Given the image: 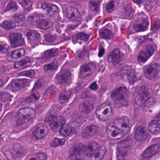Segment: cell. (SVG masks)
<instances>
[{
	"instance_id": "cell-27",
	"label": "cell",
	"mask_w": 160,
	"mask_h": 160,
	"mask_svg": "<svg viewBox=\"0 0 160 160\" xmlns=\"http://www.w3.org/2000/svg\"><path fill=\"white\" fill-rule=\"evenodd\" d=\"M148 130L152 134H157L160 132V125L156 120H152L149 122Z\"/></svg>"
},
{
	"instance_id": "cell-14",
	"label": "cell",
	"mask_w": 160,
	"mask_h": 160,
	"mask_svg": "<svg viewBox=\"0 0 160 160\" xmlns=\"http://www.w3.org/2000/svg\"><path fill=\"white\" fill-rule=\"evenodd\" d=\"M147 129L144 126H139L136 129L135 133V138L139 142L145 141L148 137Z\"/></svg>"
},
{
	"instance_id": "cell-53",
	"label": "cell",
	"mask_w": 160,
	"mask_h": 160,
	"mask_svg": "<svg viewBox=\"0 0 160 160\" xmlns=\"http://www.w3.org/2000/svg\"><path fill=\"white\" fill-rule=\"evenodd\" d=\"M124 160V159H119V160Z\"/></svg>"
},
{
	"instance_id": "cell-35",
	"label": "cell",
	"mask_w": 160,
	"mask_h": 160,
	"mask_svg": "<svg viewBox=\"0 0 160 160\" xmlns=\"http://www.w3.org/2000/svg\"><path fill=\"white\" fill-rule=\"evenodd\" d=\"M65 142H66V140L65 138L60 139V138L55 137L50 143V146L53 147H57L60 146L64 145Z\"/></svg>"
},
{
	"instance_id": "cell-20",
	"label": "cell",
	"mask_w": 160,
	"mask_h": 160,
	"mask_svg": "<svg viewBox=\"0 0 160 160\" xmlns=\"http://www.w3.org/2000/svg\"><path fill=\"white\" fill-rule=\"evenodd\" d=\"M27 82V80L26 79L14 80L10 84V88L14 90H19L25 88Z\"/></svg>"
},
{
	"instance_id": "cell-13",
	"label": "cell",
	"mask_w": 160,
	"mask_h": 160,
	"mask_svg": "<svg viewBox=\"0 0 160 160\" xmlns=\"http://www.w3.org/2000/svg\"><path fill=\"white\" fill-rule=\"evenodd\" d=\"M49 132V129L46 125L40 124L36 128L33 132V135L38 140H41L45 137Z\"/></svg>"
},
{
	"instance_id": "cell-31",
	"label": "cell",
	"mask_w": 160,
	"mask_h": 160,
	"mask_svg": "<svg viewBox=\"0 0 160 160\" xmlns=\"http://www.w3.org/2000/svg\"><path fill=\"white\" fill-rule=\"evenodd\" d=\"M70 96H71L70 92L68 91H63L60 94L58 100L61 104H65L68 101Z\"/></svg>"
},
{
	"instance_id": "cell-52",
	"label": "cell",
	"mask_w": 160,
	"mask_h": 160,
	"mask_svg": "<svg viewBox=\"0 0 160 160\" xmlns=\"http://www.w3.org/2000/svg\"><path fill=\"white\" fill-rule=\"evenodd\" d=\"M2 138V136L0 135V140Z\"/></svg>"
},
{
	"instance_id": "cell-51",
	"label": "cell",
	"mask_w": 160,
	"mask_h": 160,
	"mask_svg": "<svg viewBox=\"0 0 160 160\" xmlns=\"http://www.w3.org/2000/svg\"><path fill=\"white\" fill-rule=\"evenodd\" d=\"M135 3H142L143 2V1H133Z\"/></svg>"
},
{
	"instance_id": "cell-6",
	"label": "cell",
	"mask_w": 160,
	"mask_h": 160,
	"mask_svg": "<svg viewBox=\"0 0 160 160\" xmlns=\"http://www.w3.org/2000/svg\"><path fill=\"white\" fill-rule=\"evenodd\" d=\"M106 133L109 137L112 140H119L125 135L123 132L114 125H109L106 128Z\"/></svg>"
},
{
	"instance_id": "cell-18",
	"label": "cell",
	"mask_w": 160,
	"mask_h": 160,
	"mask_svg": "<svg viewBox=\"0 0 160 160\" xmlns=\"http://www.w3.org/2000/svg\"><path fill=\"white\" fill-rule=\"evenodd\" d=\"M71 80V74L67 72L57 76L55 79L56 83L59 84H69Z\"/></svg>"
},
{
	"instance_id": "cell-45",
	"label": "cell",
	"mask_w": 160,
	"mask_h": 160,
	"mask_svg": "<svg viewBox=\"0 0 160 160\" xmlns=\"http://www.w3.org/2000/svg\"><path fill=\"white\" fill-rule=\"evenodd\" d=\"M9 46L6 44L0 43V52L4 53L9 49Z\"/></svg>"
},
{
	"instance_id": "cell-11",
	"label": "cell",
	"mask_w": 160,
	"mask_h": 160,
	"mask_svg": "<svg viewBox=\"0 0 160 160\" xmlns=\"http://www.w3.org/2000/svg\"><path fill=\"white\" fill-rule=\"evenodd\" d=\"M122 55L121 51L119 49H116L109 54L108 61L113 65H117L122 60Z\"/></svg>"
},
{
	"instance_id": "cell-1",
	"label": "cell",
	"mask_w": 160,
	"mask_h": 160,
	"mask_svg": "<svg viewBox=\"0 0 160 160\" xmlns=\"http://www.w3.org/2000/svg\"><path fill=\"white\" fill-rule=\"evenodd\" d=\"M111 98L117 108L125 107L129 105V92L126 88L120 87L115 89L111 92Z\"/></svg>"
},
{
	"instance_id": "cell-25",
	"label": "cell",
	"mask_w": 160,
	"mask_h": 160,
	"mask_svg": "<svg viewBox=\"0 0 160 160\" xmlns=\"http://www.w3.org/2000/svg\"><path fill=\"white\" fill-rule=\"evenodd\" d=\"M53 25V24L50 21L47 19L42 18L39 21L37 27L39 29L46 30L52 27Z\"/></svg>"
},
{
	"instance_id": "cell-37",
	"label": "cell",
	"mask_w": 160,
	"mask_h": 160,
	"mask_svg": "<svg viewBox=\"0 0 160 160\" xmlns=\"http://www.w3.org/2000/svg\"><path fill=\"white\" fill-rule=\"evenodd\" d=\"M58 64L57 62H53L49 64L45 65L44 71L45 72H48V71H55L58 68Z\"/></svg>"
},
{
	"instance_id": "cell-8",
	"label": "cell",
	"mask_w": 160,
	"mask_h": 160,
	"mask_svg": "<svg viewBox=\"0 0 160 160\" xmlns=\"http://www.w3.org/2000/svg\"><path fill=\"white\" fill-rule=\"evenodd\" d=\"M154 51V49L152 46L150 45L146 46L139 54L138 61L140 63H145L152 55Z\"/></svg>"
},
{
	"instance_id": "cell-19",
	"label": "cell",
	"mask_w": 160,
	"mask_h": 160,
	"mask_svg": "<svg viewBox=\"0 0 160 160\" xmlns=\"http://www.w3.org/2000/svg\"><path fill=\"white\" fill-rule=\"evenodd\" d=\"M41 7L43 9L45 10V11L51 16H55L59 13V8L54 4L43 3L42 4Z\"/></svg>"
},
{
	"instance_id": "cell-44",
	"label": "cell",
	"mask_w": 160,
	"mask_h": 160,
	"mask_svg": "<svg viewBox=\"0 0 160 160\" xmlns=\"http://www.w3.org/2000/svg\"><path fill=\"white\" fill-rule=\"evenodd\" d=\"M114 2L113 1H111L109 2L106 6V10L107 12L109 13H111L113 11L114 9Z\"/></svg>"
},
{
	"instance_id": "cell-40",
	"label": "cell",
	"mask_w": 160,
	"mask_h": 160,
	"mask_svg": "<svg viewBox=\"0 0 160 160\" xmlns=\"http://www.w3.org/2000/svg\"><path fill=\"white\" fill-rule=\"evenodd\" d=\"M100 2L99 1H91L89 2V8L92 11L96 12L98 10L99 3Z\"/></svg>"
},
{
	"instance_id": "cell-28",
	"label": "cell",
	"mask_w": 160,
	"mask_h": 160,
	"mask_svg": "<svg viewBox=\"0 0 160 160\" xmlns=\"http://www.w3.org/2000/svg\"><path fill=\"white\" fill-rule=\"evenodd\" d=\"M32 64V59L29 57H26L21 61L16 62L14 65L15 68H22L27 67Z\"/></svg>"
},
{
	"instance_id": "cell-33",
	"label": "cell",
	"mask_w": 160,
	"mask_h": 160,
	"mask_svg": "<svg viewBox=\"0 0 160 160\" xmlns=\"http://www.w3.org/2000/svg\"><path fill=\"white\" fill-rule=\"evenodd\" d=\"M26 35L29 40L30 41H34V40L38 39L41 37L39 33H37L36 31L31 30L28 31H27Z\"/></svg>"
},
{
	"instance_id": "cell-22",
	"label": "cell",
	"mask_w": 160,
	"mask_h": 160,
	"mask_svg": "<svg viewBox=\"0 0 160 160\" xmlns=\"http://www.w3.org/2000/svg\"><path fill=\"white\" fill-rule=\"evenodd\" d=\"M94 105L92 103L88 101H84L79 106V110L81 113L88 114L93 110Z\"/></svg>"
},
{
	"instance_id": "cell-9",
	"label": "cell",
	"mask_w": 160,
	"mask_h": 160,
	"mask_svg": "<svg viewBox=\"0 0 160 160\" xmlns=\"http://www.w3.org/2000/svg\"><path fill=\"white\" fill-rule=\"evenodd\" d=\"M113 125L121 130L125 134L127 133L129 129V120L127 117H122L116 119Z\"/></svg>"
},
{
	"instance_id": "cell-48",
	"label": "cell",
	"mask_w": 160,
	"mask_h": 160,
	"mask_svg": "<svg viewBox=\"0 0 160 160\" xmlns=\"http://www.w3.org/2000/svg\"><path fill=\"white\" fill-rule=\"evenodd\" d=\"M90 88H91L92 90H96L97 89V88H98V86H97L96 83L94 82L91 84Z\"/></svg>"
},
{
	"instance_id": "cell-46",
	"label": "cell",
	"mask_w": 160,
	"mask_h": 160,
	"mask_svg": "<svg viewBox=\"0 0 160 160\" xmlns=\"http://www.w3.org/2000/svg\"><path fill=\"white\" fill-rule=\"evenodd\" d=\"M17 5L16 2H12L9 3V5L7 6L6 10H7V11H8V10H12L13 9H17Z\"/></svg>"
},
{
	"instance_id": "cell-15",
	"label": "cell",
	"mask_w": 160,
	"mask_h": 160,
	"mask_svg": "<svg viewBox=\"0 0 160 160\" xmlns=\"http://www.w3.org/2000/svg\"><path fill=\"white\" fill-rule=\"evenodd\" d=\"M11 46L13 47L22 46L24 43V39L23 35L18 33H13L9 36Z\"/></svg>"
},
{
	"instance_id": "cell-42",
	"label": "cell",
	"mask_w": 160,
	"mask_h": 160,
	"mask_svg": "<svg viewBox=\"0 0 160 160\" xmlns=\"http://www.w3.org/2000/svg\"><path fill=\"white\" fill-rule=\"evenodd\" d=\"M47 157L44 154L38 153L36 154L34 157L31 158L28 160H46Z\"/></svg>"
},
{
	"instance_id": "cell-12",
	"label": "cell",
	"mask_w": 160,
	"mask_h": 160,
	"mask_svg": "<svg viewBox=\"0 0 160 160\" xmlns=\"http://www.w3.org/2000/svg\"><path fill=\"white\" fill-rule=\"evenodd\" d=\"M160 151V145L158 144L152 145L148 147L144 151L142 154V156L143 158L147 159L150 158L152 156L155 155L158 153Z\"/></svg>"
},
{
	"instance_id": "cell-26",
	"label": "cell",
	"mask_w": 160,
	"mask_h": 160,
	"mask_svg": "<svg viewBox=\"0 0 160 160\" xmlns=\"http://www.w3.org/2000/svg\"><path fill=\"white\" fill-rule=\"evenodd\" d=\"M84 145L82 144H78L75 145L70 149L69 156L71 155H80L82 153Z\"/></svg>"
},
{
	"instance_id": "cell-32",
	"label": "cell",
	"mask_w": 160,
	"mask_h": 160,
	"mask_svg": "<svg viewBox=\"0 0 160 160\" xmlns=\"http://www.w3.org/2000/svg\"><path fill=\"white\" fill-rule=\"evenodd\" d=\"M72 128L71 126L68 124H64L60 131V134L63 137H67L71 133Z\"/></svg>"
},
{
	"instance_id": "cell-41",
	"label": "cell",
	"mask_w": 160,
	"mask_h": 160,
	"mask_svg": "<svg viewBox=\"0 0 160 160\" xmlns=\"http://www.w3.org/2000/svg\"><path fill=\"white\" fill-rule=\"evenodd\" d=\"M18 2L25 9H29L32 7V5H33V2H32L30 1L21 0V1H18Z\"/></svg>"
},
{
	"instance_id": "cell-17",
	"label": "cell",
	"mask_w": 160,
	"mask_h": 160,
	"mask_svg": "<svg viewBox=\"0 0 160 160\" xmlns=\"http://www.w3.org/2000/svg\"><path fill=\"white\" fill-rule=\"evenodd\" d=\"M99 128L95 125H91L85 128L82 133V136L84 138H87L92 136L98 132Z\"/></svg>"
},
{
	"instance_id": "cell-23",
	"label": "cell",
	"mask_w": 160,
	"mask_h": 160,
	"mask_svg": "<svg viewBox=\"0 0 160 160\" xmlns=\"http://www.w3.org/2000/svg\"><path fill=\"white\" fill-rule=\"evenodd\" d=\"M149 98L146 92L144 91L143 90L141 91L136 97L135 102L138 106H143L145 104L146 102Z\"/></svg>"
},
{
	"instance_id": "cell-50",
	"label": "cell",
	"mask_w": 160,
	"mask_h": 160,
	"mask_svg": "<svg viewBox=\"0 0 160 160\" xmlns=\"http://www.w3.org/2000/svg\"><path fill=\"white\" fill-rule=\"evenodd\" d=\"M3 85V81L1 79H0V87H2Z\"/></svg>"
},
{
	"instance_id": "cell-29",
	"label": "cell",
	"mask_w": 160,
	"mask_h": 160,
	"mask_svg": "<svg viewBox=\"0 0 160 160\" xmlns=\"http://www.w3.org/2000/svg\"><path fill=\"white\" fill-rule=\"evenodd\" d=\"M42 17L41 15L35 13L29 16L27 19L28 22L33 26H37L39 21L42 18Z\"/></svg>"
},
{
	"instance_id": "cell-36",
	"label": "cell",
	"mask_w": 160,
	"mask_h": 160,
	"mask_svg": "<svg viewBox=\"0 0 160 160\" xmlns=\"http://www.w3.org/2000/svg\"><path fill=\"white\" fill-rule=\"evenodd\" d=\"M1 26L4 29L9 30L16 27V24L12 21L6 20L2 22Z\"/></svg>"
},
{
	"instance_id": "cell-49",
	"label": "cell",
	"mask_w": 160,
	"mask_h": 160,
	"mask_svg": "<svg viewBox=\"0 0 160 160\" xmlns=\"http://www.w3.org/2000/svg\"><path fill=\"white\" fill-rule=\"evenodd\" d=\"M104 53V50L103 48H100V50H99V54H98V56L99 57H102Z\"/></svg>"
},
{
	"instance_id": "cell-16",
	"label": "cell",
	"mask_w": 160,
	"mask_h": 160,
	"mask_svg": "<svg viewBox=\"0 0 160 160\" xmlns=\"http://www.w3.org/2000/svg\"><path fill=\"white\" fill-rule=\"evenodd\" d=\"M149 22L147 19L142 18L138 20L134 25V29L137 32L145 31L148 29Z\"/></svg>"
},
{
	"instance_id": "cell-5",
	"label": "cell",
	"mask_w": 160,
	"mask_h": 160,
	"mask_svg": "<svg viewBox=\"0 0 160 160\" xmlns=\"http://www.w3.org/2000/svg\"><path fill=\"white\" fill-rule=\"evenodd\" d=\"M64 124H65V119L62 116H54L50 120L51 128L55 133L60 132Z\"/></svg>"
},
{
	"instance_id": "cell-43",
	"label": "cell",
	"mask_w": 160,
	"mask_h": 160,
	"mask_svg": "<svg viewBox=\"0 0 160 160\" xmlns=\"http://www.w3.org/2000/svg\"><path fill=\"white\" fill-rule=\"evenodd\" d=\"M76 37L77 39H80V40L86 41L89 38V35L84 33H80L77 34Z\"/></svg>"
},
{
	"instance_id": "cell-3",
	"label": "cell",
	"mask_w": 160,
	"mask_h": 160,
	"mask_svg": "<svg viewBox=\"0 0 160 160\" xmlns=\"http://www.w3.org/2000/svg\"><path fill=\"white\" fill-rule=\"evenodd\" d=\"M96 117L101 121L109 120L113 115L111 106L107 103H104L99 106L96 111Z\"/></svg>"
},
{
	"instance_id": "cell-4",
	"label": "cell",
	"mask_w": 160,
	"mask_h": 160,
	"mask_svg": "<svg viewBox=\"0 0 160 160\" xmlns=\"http://www.w3.org/2000/svg\"><path fill=\"white\" fill-rule=\"evenodd\" d=\"M160 72V65L157 63H153L144 68L145 76L149 80L157 77Z\"/></svg>"
},
{
	"instance_id": "cell-21",
	"label": "cell",
	"mask_w": 160,
	"mask_h": 160,
	"mask_svg": "<svg viewBox=\"0 0 160 160\" xmlns=\"http://www.w3.org/2000/svg\"><path fill=\"white\" fill-rule=\"evenodd\" d=\"M106 151V149L105 146H100L97 150L90 156V159L91 160H103Z\"/></svg>"
},
{
	"instance_id": "cell-10",
	"label": "cell",
	"mask_w": 160,
	"mask_h": 160,
	"mask_svg": "<svg viewBox=\"0 0 160 160\" xmlns=\"http://www.w3.org/2000/svg\"><path fill=\"white\" fill-rule=\"evenodd\" d=\"M100 147L99 144L94 141L87 142L83 146L82 154L85 156H90L92 155Z\"/></svg>"
},
{
	"instance_id": "cell-38",
	"label": "cell",
	"mask_w": 160,
	"mask_h": 160,
	"mask_svg": "<svg viewBox=\"0 0 160 160\" xmlns=\"http://www.w3.org/2000/svg\"><path fill=\"white\" fill-rule=\"evenodd\" d=\"M40 94L38 92H36L31 95L30 96L28 97L26 100V102L27 103H31V102H35L38 100L40 97Z\"/></svg>"
},
{
	"instance_id": "cell-24",
	"label": "cell",
	"mask_w": 160,
	"mask_h": 160,
	"mask_svg": "<svg viewBox=\"0 0 160 160\" xmlns=\"http://www.w3.org/2000/svg\"><path fill=\"white\" fill-rule=\"evenodd\" d=\"M66 16L70 19H75L80 16V13L77 9L73 7H69L66 9Z\"/></svg>"
},
{
	"instance_id": "cell-30",
	"label": "cell",
	"mask_w": 160,
	"mask_h": 160,
	"mask_svg": "<svg viewBox=\"0 0 160 160\" xmlns=\"http://www.w3.org/2000/svg\"><path fill=\"white\" fill-rule=\"evenodd\" d=\"M100 37L103 39H110L113 37V33L107 28H103L99 31Z\"/></svg>"
},
{
	"instance_id": "cell-2",
	"label": "cell",
	"mask_w": 160,
	"mask_h": 160,
	"mask_svg": "<svg viewBox=\"0 0 160 160\" xmlns=\"http://www.w3.org/2000/svg\"><path fill=\"white\" fill-rule=\"evenodd\" d=\"M36 115L35 111L31 108H24L19 110L16 121L19 125H25L33 120Z\"/></svg>"
},
{
	"instance_id": "cell-47",
	"label": "cell",
	"mask_w": 160,
	"mask_h": 160,
	"mask_svg": "<svg viewBox=\"0 0 160 160\" xmlns=\"http://www.w3.org/2000/svg\"><path fill=\"white\" fill-rule=\"evenodd\" d=\"M67 160H82L80 157V155H71L69 156Z\"/></svg>"
},
{
	"instance_id": "cell-39",
	"label": "cell",
	"mask_w": 160,
	"mask_h": 160,
	"mask_svg": "<svg viewBox=\"0 0 160 160\" xmlns=\"http://www.w3.org/2000/svg\"><path fill=\"white\" fill-rule=\"evenodd\" d=\"M35 72L33 70H28V71H24L22 72L19 73L18 74L19 76H26L29 78H33L34 77Z\"/></svg>"
},
{
	"instance_id": "cell-7",
	"label": "cell",
	"mask_w": 160,
	"mask_h": 160,
	"mask_svg": "<svg viewBox=\"0 0 160 160\" xmlns=\"http://www.w3.org/2000/svg\"><path fill=\"white\" fill-rule=\"evenodd\" d=\"M96 67L94 63H88L83 65L80 70L79 76L81 78H85L91 76L95 72Z\"/></svg>"
},
{
	"instance_id": "cell-34",
	"label": "cell",
	"mask_w": 160,
	"mask_h": 160,
	"mask_svg": "<svg viewBox=\"0 0 160 160\" xmlns=\"http://www.w3.org/2000/svg\"><path fill=\"white\" fill-rule=\"evenodd\" d=\"M25 50L23 48H20L12 51L11 57L14 59H18L25 55Z\"/></svg>"
}]
</instances>
